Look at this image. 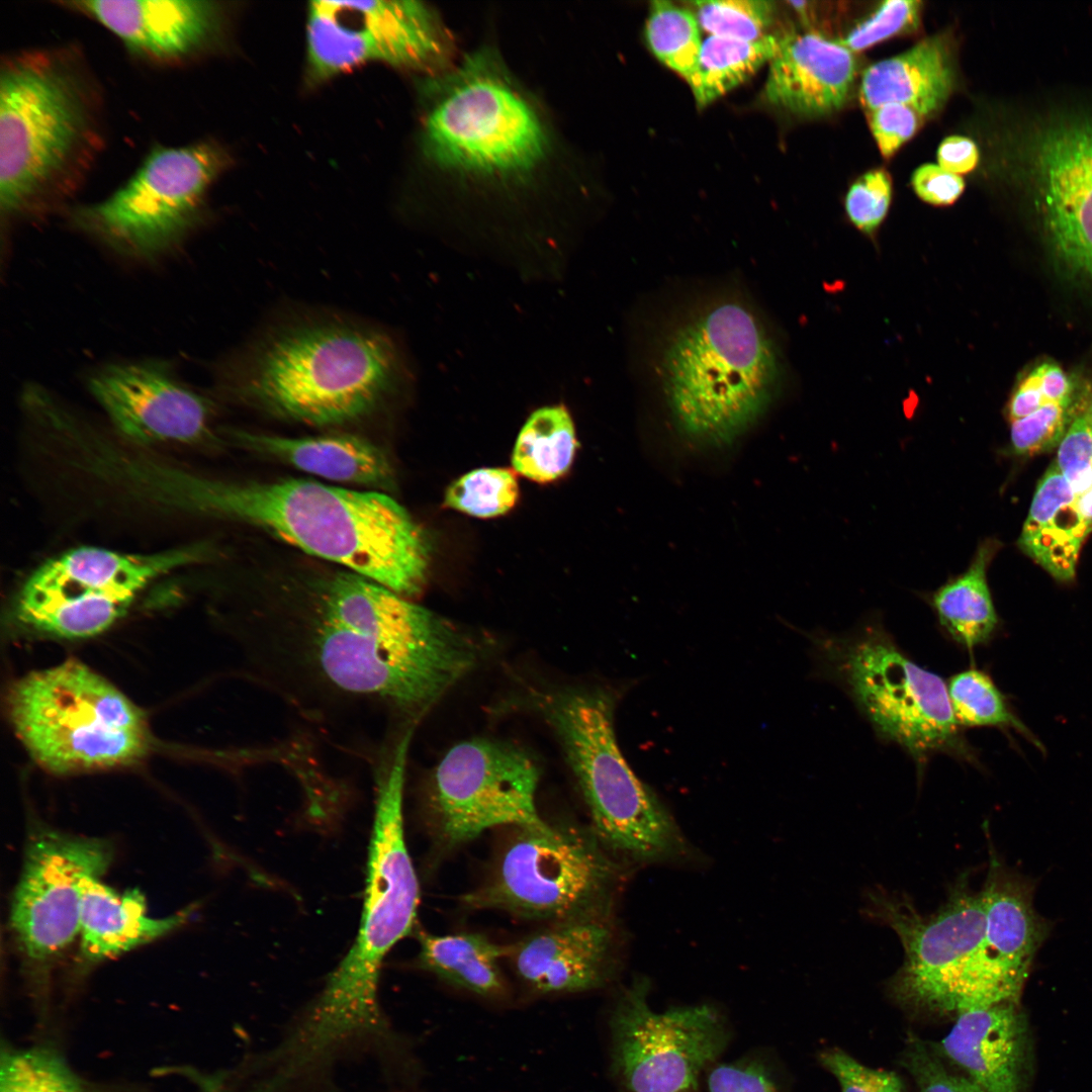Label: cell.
Masks as SVG:
<instances>
[{
	"label": "cell",
	"mask_w": 1092,
	"mask_h": 1092,
	"mask_svg": "<svg viewBox=\"0 0 1092 1092\" xmlns=\"http://www.w3.org/2000/svg\"><path fill=\"white\" fill-rule=\"evenodd\" d=\"M240 642L251 682L304 718L383 716L403 732L485 655L472 634L350 571L252 609Z\"/></svg>",
	"instance_id": "obj_1"
},
{
	"label": "cell",
	"mask_w": 1092,
	"mask_h": 1092,
	"mask_svg": "<svg viewBox=\"0 0 1092 1092\" xmlns=\"http://www.w3.org/2000/svg\"><path fill=\"white\" fill-rule=\"evenodd\" d=\"M191 514L246 525L412 599L427 582L431 546L386 492L288 478L230 480L198 474Z\"/></svg>",
	"instance_id": "obj_2"
},
{
	"label": "cell",
	"mask_w": 1092,
	"mask_h": 1092,
	"mask_svg": "<svg viewBox=\"0 0 1092 1092\" xmlns=\"http://www.w3.org/2000/svg\"><path fill=\"white\" fill-rule=\"evenodd\" d=\"M226 396L271 416L310 426H341L382 408L407 372L394 340L379 328L332 314L273 325L222 363Z\"/></svg>",
	"instance_id": "obj_3"
},
{
	"label": "cell",
	"mask_w": 1092,
	"mask_h": 1092,
	"mask_svg": "<svg viewBox=\"0 0 1092 1092\" xmlns=\"http://www.w3.org/2000/svg\"><path fill=\"white\" fill-rule=\"evenodd\" d=\"M105 145L104 99L73 44L18 50L0 66V207L7 220L63 208Z\"/></svg>",
	"instance_id": "obj_4"
},
{
	"label": "cell",
	"mask_w": 1092,
	"mask_h": 1092,
	"mask_svg": "<svg viewBox=\"0 0 1092 1092\" xmlns=\"http://www.w3.org/2000/svg\"><path fill=\"white\" fill-rule=\"evenodd\" d=\"M405 770L376 779L364 904L357 936L302 1020L289 1035L294 1054L318 1066L352 1040L385 1030L380 970L389 950L415 925L420 888L403 830Z\"/></svg>",
	"instance_id": "obj_5"
},
{
	"label": "cell",
	"mask_w": 1092,
	"mask_h": 1092,
	"mask_svg": "<svg viewBox=\"0 0 1092 1092\" xmlns=\"http://www.w3.org/2000/svg\"><path fill=\"white\" fill-rule=\"evenodd\" d=\"M660 367L673 425L695 448L733 443L767 410L780 379L765 327L735 299L712 302L676 327Z\"/></svg>",
	"instance_id": "obj_6"
},
{
	"label": "cell",
	"mask_w": 1092,
	"mask_h": 1092,
	"mask_svg": "<svg viewBox=\"0 0 1092 1092\" xmlns=\"http://www.w3.org/2000/svg\"><path fill=\"white\" fill-rule=\"evenodd\" d=\"M528 705L552 729L590 816V829L624 863L672 864L696 857L673 816L623 756L615 694L602 688L533 691Z\"/></svg>",
	"instance_id": "obj_7"
},
{
	"label": "cell",
	"mask_w": 1092,
	"mask_h": 1092,
	"mask_svg": "<svg viewBox=\"0 0 1092 1092\" xmlns=\"http://www.w3.org/2000/svg\"><path fill=\"white\" fill-rule=\"evenodd\" d=\"M811 639L822 671L843 689L877 735L901 746L918 769L937 753L978 764L954 718L946 682L904 653L881 623Z\"/></svg>",
	"instance_id": "obj_8"
},
{
	"label": "cell",
	"mask_w": 1092,
	"mask_h": 1092,
	"mask_svg": "<svg viewBox=\"0 0 1092 1092\" xmlns=\"http://www.w3.org/2000/svg\"><path fill=\"white\" fill-rule=\"evenodd\" d=\"M8 709L25 748L54 772L128 764L149 748L143 712L75 659L19 679L10 690Z\"/></svg>",
	"instance_id": "obj_9"
},
{
	"label": "cell",
	"mask_w": 1092,
	"mask_h": 1092,
	"mask_svg": "<svg viewBox=\"0 0 1092 1092\" xmlns=\"http://www.w3.org/2000/svg\"><path fill=\"white\" fill-rule=\"evenodd\" d=\"M515 829L485 882L463 896L467 908L551 923L610 919L624 862L590 828L546 822Z\"/></svg>",
	"instance_id": "obj_10"
},
{
	"label": "cell",
	"mask_w": 1092,
	"mask_h": 1092,
	"mask_svg": "<svg viewBox=\"0 0 1092 1092\" xmlns=\"http://www.w3.org/2000/svg\"><path fill=\"white\" fill-rule=\"evenodd\" d=\"M228 162L226 153L210 142L156 146L109 196L72 208L71 224L120 256L154 261L178 248L198 224Z\"/></svg>",
	"instance_id": "obj_11"
},
{
	"label": "cell",
	"mask_w": 1092,
	"mask_h": 1092,
	"mask_svg": "<svg viewBox=\"0 0 1092 1092\" xmlns=\"http://www.w3.org/2000/svg\"><path fill=\"white\" fill-rule=\"evenodd\" d=\"M424 145L444 167L511 173L542 158L546 135L498 58L482 50L440 80L425 119Z\"/></svg>",
	"instance_id": "obj_12"
},
{
	"label": "cell",
	"mask_w": 1092,
	"mask_h": 1092,
	"mask_svg": "<svg viewBox=\"0 0 1092 1092\" xmlns=\"http://www.w3.org/2000/svg\"><path fill=\"white\" fill-rule=\"evenodd\" d=\"M208 552L202 544L149 554L89 546L70 550L27 578L16 600V617L59 637L99 634L125 614L150 582L203 561Z\"/></svg>",
	"instance_id": "obj_13"
},
{
	"label": "cell",
	"mask_w": 1092,
	"mask_h": 1092,
	"mask_svg": "<svg viewBox=\"0 0 1092 1092\" xmlns=\"http://www.w3.org/2000/svg\"><path fill=\"white\" fill-rule=\"evenodd\" d=\"M647 979H634L611 1008L610 1068L624 1092H698L699 1079L725 1051L730 1032L710 1004L654 1011Z\"/></svg>",
	"instance_id": "obj_14"
},
{
	"label": "cell",
	"mask_w": 1092,
	"mask_h": 1092,
	"mask_svg": "<svg viewBox=\"0 0 1092 1092\" xmlns=\"http://www.w3.org/2000/svg\"><path fill=\"white\" fill-rule=\"evenodd\" d=\"M1017 172L1055 257L1092 283V113L1059 112L1018 136Z\"/></svg>",
	"instance_id": "obj_15"
},
{
	"label": "cell",
	"mask_w": 1092,
	"mask_h": 1092,
	"mask_svg": "<svg viewBox=\"0 0 1092 1092\" xmlns=\"http://www.w3.org/2000/svg\"><path fill=\"white\" fill-rule=\"evenodd\" d=\"M870 914L899 936L905 960L891 981L902 1003L937 1013H958L962 989L984 942L987 915L982 892L964 878L934 914L921 916L906 897L877 891Z\"/></svg>",
	"instance_id": "obj_16"
},
{
	"label": "cell",
	"mask_w": 1092,
	"mask_h": 1092,
	"mask_svg": "<svg viewBox=\"0 0 1092 1092\" xmlns=\"http://www.w3.org/2000/svg\"><path fill=\"white\" fill-rule=\"evenodd\" d=\"M309 76L327 80L368 62L433 70L452 43L434 10L419 1H312L306 22Z\"/></svg>",
	"instance_id": "obj_17"
},
{
	"label": "cell",
	"mask_w": 1092,
	"mask_h": 1092,
	"mask_svg": "<svg viewBox=\"0 0 1092 1092\" xmlns=\"http://www.w3.org/2000/svg\"><path fill=\"white\" fill-rule=\"evenodd\" d=\"M539 778L536 762L516 745L489 738L454 745L431 780L440 837L456 846L494 827L544 825L536 807Z\"/></svg>",
	"instance_id": "obj_18"
},
{
	"label": "cell",
	"mask_w": 1092,
	"mask_h": 1092,
	"mask_svg": "<svg viewBox=\"0 0 1092 1092\" xmlns=\"http://www.w3.org/2000/svg\"><path fill=\"white\" fill-rule=\"evenodd\" d=\"M112 857L113 847L105 839L50 829L30 836L10 921L31 965H48L79 935L85 883L100 878Z\"/></svg>",
	"instance_id": "obj_19"
},
{
	"label": "cell",
	"mask_w": 1092,
	"mask_h": 1092,
	"mask_svg": "<svg viewBox=\"0 0 1092 1092\" xmlns=\"http://www.w3.org/2000/svg\"><path fill=\"white\" fill-rule=\"evenodd\" d=\"M88 388L118 437L134 445L195 444L211 436L213 405L158 361L105 365Z\"/></svg>",
	"instance_id": "obj_20"
},
{
	"label": "cell",
	"mask_w": 1092,
	"mask_h": 1092,
	"mask_svg": "<svg viewBox=\"0 0 1092 1092\" xmlns=\"http://www.w3.org/2000/svg\"><path fill=\"white\" fill-rule=\"evenodd\" d=\"M62 6L95 20L145 60L181 65L201 53L220 26L218 3L204 0H71Z\"/></svg>",
	"instance_id": "obj_21"
},
{
	"label": "cell",
	"mask_w": 1092,
	"mask_h": 1092,
	"mask_svg": "<svg viewBox=\"0 0 1092 1092\" xmlns=\"http://www.w3.org/2000/svg\"><path fill=\"white\" fill-rule=\"evenodd\" d=\"M508 956L533 996L584 993L613 979L617 936L611 919L555 922L508 948Z\"/></svg>",
	"instance_id": "obj_22"
},
{
	"label": "cell",
	"mask_w": 1092,
	"mask_h": 1092,
	"mask_svg": "<svg viewBox=\"0 0 1092 1092\" xmlns=\"http://www.w3.org/2000/svg\"><path fill=\"white\" fill-rule=\"evenodd\" d=\"M1034 886L991 856L982 889L987 927L980 950L985 978L1009 1001L1018 1002L1034 956L1051 923L1033 908Z\"/></svg>",
	"instance_id": "obj_23"
},
{
	"label": "cell",
	"mask_w": 1092,
	"mask_h": 1092,
	"mask_svg": "<svg viewBox=\"0 0 1092 1092\" xmlns=\"http://www.w3.org/2000/svg\"><path fill=\"white\" fill-rule=\"evenodd\" d=\"M763 95L771 105L805 117L839 110L852 90L856 62L839 41L817 32L779 36Z\"/></svg>",
	"instance_id": "obj_24"
},
{
	"label": "cell",
	"mask_w": 1092,
	"mask_h": 1092,
	"mask_svg": "<svg viewBox=\"0 0 1092 1092\" xmlns=\"http://www.w3.org/2000/svg\"><path fill=\"white\" fill-rule=\"evenodd\" d=\"M941 1049L984 1092H1024L1030 1042L1018 1002L959 1013Z\"/></svg>",
	"instance_id": "obj_25"
},
{
	"label": "cell",
	"mask_w": 1092,
	"mask_h": 1092,
	"mask_svg": "<svg viewBox=\"0 0 1092 1092\" xmlns=\"http://www.w3.org/2000/svg\"><path fill=\"white\" fill-rule=\"evenodd\" d=\"M229 436L248 452L334 482L383 492L394 486V471L386 453L372 441L354 434L288 438L231 431Z\"/></svg>",
	"instance_id": "obj_26"
},
{
	"label": "cell",
	"mask_w": 1092,
	"mask_h": 1092,
	"mask_svg": "<svg viewBox=\"0 0 1092 1092\" xmlns=\"http://www.w3.org/2000/svg\"><path fill=\"white\" fill-rule=\"evenodd\" d=\"M954 78L949 40L944 34H936L868 67L860 79L859 100L867 111L900 103L927 118L945 104Z\"/></svg>",
	"instance_id": "obj_27"
},
{
	"label": "cell",
	"mask_w": 1092,
	"mask_h": 1092,
	"mask_svg": "<svg viewBox=\"0 0 1092 1092\" xmlns=\"http://www.w3.org/2000/svg\"><path fill=\"white\" fill-rule=\"evenodd\" d=\"M190 913L184 909L163 918L150 917L139 890L120 894L100 878H90L81 907V957L86 964H97L120 956L177 929Z\"/></svg>",
	"instance_id": "obj_28"
},
{
	"label": "cell",
	"mask_w": 1092,
	"mask_h": 1092,
	"mask_svg": "<svg viewBox=\"0 0 1092 1092\" xmlns=\"http://www.w3.org/2000/svg\"><path fill=\"white\" fill-rule=\"evenodd\" d=\"M1077 496L1054 462L1037 485L1018 541L1020 548L1056 579L1071 580L1090 525Z\"/></svg>",
	"instance_id": "obj_29"
},
{
	"label": "cell",
	"mask_w": 1092,
	"mask_h": 1092,
	"mask_svg": "<svg viewBox=\"0 0 1092 1092\" xmlns=\"http://www.w3.org/2000/svg\"><path fill=\"white\" fill-rule=\"evenodd\" d=\"M419 966L443 982L485 1000L508 996L500 961L508 947L481 933L435 935L419 932Z\"/></svg>",
	"instance_id": "obj_30"
},
{
	"label": "cell",
	"mask_w": 1092,
	"mask_h": 1092,
	"mask_svg": "<svg viewBox=\"0 0 1092 1092\" xmlns=\"http://www.w3.org/2000/svg\"><path fill=\"white\" fill-rule=\"evenodd\" d=\"M998 545L990 539L981 542L968 568L925 598L941 629L969 650L987 644L998 628L999 619L987 580V569Z\"/></svg>",
	"instance_id": "obj_31"
},
{
	"label": "cell",
	"mask_w": 1092,
	"mask_h": 1092,
	"mask_svg": "<svg viewBox=\"0 0 1092 1092\" xmlns=\"http://www.w3.org/2000/svg\"><path fill=\"white\" fill-rule=\"evenodd\" d=\"M577 440L571 416L564 405L533 412L516 440L512 464L517 472L549 482L566 473L572 464Z\"/></svg>",
	"instance_id": "obj_32"
},
{
	"label": "cell",
	"mask_w": 1092,
	"mask_h": 1092,
	"mask_svg": "<svg viewBox=\"0 0 1092 1092\" xmlns=\"http://www.w3.org/2000/svg\"><path fill=\"white\" fill-rule=\"evenodd\" d=\"M779 36L756 40L710 35L703 40L699 62L688 84L699 106H706L769 63Z\"/></svg>",
	"instance_id": "obj_33"
},
{
	"label": "cell",
	"mask_w": 1092,
	"mask_h": 1092,
	"mask_svg": "<svg viewBox=\"0 0 1092 1092\" xmlns=\"http://www.w3.org/2000/svg\"><path fill=\"white\" fill-rule=\"evenodd\" d=\"M948 699L959 726L1013 729L1040 748L1028 727L1012 712L1005 696L988 673L969 668L946 682Z\"/></svg>",
	"instance_id": "obj_34"
},
{
	"label": "cell",
	"mask_w": 1092,
	"mask_h": 1092,
	"mask_svg": "<svg viewBox=\"0 0 1092 1092\" xmlns=\"http://www.w3.org/2000/svg\"><path fill=\"white\" fill-rule=\"evenodd\" d=\"M645 34L653 55L688 82L697 68L703 43L696 14L669 1H653Z\"/></svg>",
	"instance_id": "obj_35"
},
{
	"label": "cell",
	"mask_w": 1092,
	"mask_h": 1092,
	"mask_svg": "<svg viewBox=\"0 0 1092 1092\" xmlns=\"http://www.w3.org/2000/svg\"><path fill=\"white\" fill-rule=\"evenodd\" d=\"M0 1092H87L81 1079L53 1049H3Z\"/></svg>",
	"instance_id": "obj_36"
},
{
	"label": "cell",
	"mask_w": 1092,
	"mask_h": 1092,
	"mask_svg": "<svg viewBox=\"0 0 1092 1092\" xmlns=\"http://www.w3.org/2000/svg\"><path fill=\"white\" fill-rule=\"evenodd\" d=\"M519 485L505 468H478L454 480L446 489L445 506L477 518H493L516 504Z\"/></svg>",
	"instance_id": "obj_37"
},
{
	"label": "cell",
	"mask_w": 1092,
	"mask_h": 1092,
	"mask_svg": "<svg viewBox=\"0 0 1092 1092\" xmlns=\"http://www.w3.org/2000/svg\"><path fill=\"white\" fill-rule=\"evenodd\" d=\"M701 28L711 35L756 40L767 35L775 3L765 0L694 1Z\"/></svg>",
	"instance_id": "obj_38"
},
{
	"label": "cell",
	"mask_w": 1092,
	"mask_h": 1092,
	"mask_svg": "<svg viewBox=\"0 0 1092 1092\" xmlns=\"http://www.w3.org/2000/svg\"><path fill=\"white\" fill-rule=\"evenodd\" d=\"M922 3L917 0H888L857 23L840 40L849 51L858 52L914 30L920 21Z\"/></svg>",
	"instance_id": "obj_39"
},
{
	"label": "cell",
	"mask_w": 1092,
	"mask_h": 1092,
	"mask_svg": "<svg viewBox=\"0 0 1092 1092\" xmlns=\"http://www.w3.org/2000/svg\"><path fill=\"white\" fill-rule=\"evenodd\" d=\"M1072 390V382L1060 366L1042 363L1013 392L1008 405L1010 421L1022 419L1048 403L1071 402Z\"/></svg>",
	"instance_id": "obj_40"
},
{
	"label": "cell",
	"mask_w": 1092,
	"mask_h": 1092,
	"mask_svg": "<svg viewBox=\"0 0 1092 1092\" xmlns=\"http://www.w3.org/2000/svg\"><path fill=\"white\" fill-rule=\"evenodd\" d=\"M1055 463L1076 496L1092 487V417L1087 411L1070 423Z\"/></svg>",
	"instance_id": "obj_41"
},
{
	"label": "cell",
	"mask_w": 1092,
	"mask_h": 1092,
	"mask_svg": "<svg viewBox=\"0 0 1092 1092\" xmlns=\"http://www.w3.org/2000/svg\"><path fill=\"white\" fill-rule=\"evenodd\" d=\"M892 196L889 174L871 170L860 176L845 196V211L851 223L860 232L872 235L885 219Z\"/></svg>",
	"instance_id": "obj_42"
},
{
	"label": "cell",
	"mask_w": 1092,
	"mask_h": 1092,
	"mask_svg": "<svg viewBox=\"0 0 1092 1092\" xmlns=\"http://www.w3.org/2000/svg\"><path fill=\"white\" fill-rule=\"evenodd\" d=\"M818 1059L837 1080L841 1092H904L897 1074L868 1067L841 1049H826Z\"/></svg>",
	"instance_id": "obj_43"
},
{
	"label": "cell",
	"mask_w": 1092,
	"mask_h": 1092,
	"mask_svg": "<svg viewBox=\"0 0 1092 1092\" xmlns=\"http://www.w3.org/2000/svg\"><path fill=\"white\" fill-rule=\"evenodd\" d=\"M1070 402L1048 403L1036 412L1011 422V447L1016 454L1049 450L1062 440Z\"/></svg>",
	"instance_id": "obj_44"
},
{
	"label": "cell",
	"mask_w": 1092,
	"mask_h": 1092,
	"mask_svg": "<svg viewBox=\"0 0 1092 1092\" xmlns=\"http://www.w3.org/2000/svg\"><path fill=\"white\" fill-rule=\"evenodd\" d=\"M902 1064L912 1076L918 1092H984L968 1077L948 1071L936 1055L914 1036L907 1041Z\"/></svg>",
	"instance_id": "obj_45"
},
{
	"label": "cell",
	"mask_w": 1092,
	"mask_h": 1092,
	"mask_svg": "<svg viewBox=\"0 0 1092 1092\" xmlns=\"http://www.w3.org/2000/svg\"><path fill=\"white\" fill-rule=\"evenodd\" d=\"M868 118L876 144L885 158L892 157L910 140L924 119L916 110L900 103H887L868 110Z\"/></svg>",
	"instance_id": "obj_46"
},
{
	"label": "cell",
	"mask_w": 1092,
	"mask_h": 1092,
	"mask_svg": "<svg viewBox=\"0 0 1092 1092\" xmlns=\"http://www.w3.org/2000/svg\"><path fill=\"white\" fill-rule=\"evenodd\" d=\"M707 1086L708 1092H780L765 1063L752 1058L717 1065Z\"/></svg>",
	"instance_id": "obj_47"
},
{
	"label": "cell",
	"mask_w": 1092,
	"mask_h": 1092,
	"mask_svg": "<svg viewBox=\"0 0 1092 1092\" xmlns=\"http://www.w3.org/2000/svg\"><path fill=\"white\" fill-rule=\"evenodd\" d=\"M911 183L921 200L939 206L956 202L965 189V182L960 175L934 164L918 167L913 172Z\"/></svg>",
	"instance_id": "obj_48"
},
{
	"label": "cell",
	"mask_w": 1092,
	"mask_h": 1092,
	"mask_svg": "<svg viewBox=\"0 0 1092 1092\" xmlns=\"http://www.w3.org/2000/svg\"><path fill=\"white\" fill-rule=\"evenodd\" d=\"M938 166L960 175L974 170L979 162L977 145L969 138L951 135L945 138L937 150Z\"/></svg>",
	"instance_id": "obj_49"
},
{
	"label": "cell",
	"mask_w": 1092,
	"mask_h": 1092,
	"mask_svg": "<svg viewBox=\"0 0 1092 1092\" xmlns=\"http://www.w3.org/2000/svg\"><path fill=\"white\" fill-rule=\"evenodd\" d=\"M1077 508L1082 517L1092 525V487L1080 496H1077Z\"/></svg>",
	"instance_id": "obj_50"
},
{
	"label": "cell",
	"mask_w": 1092,
	"mask_h": 1092,
	"mask_svg": "<svg viewBox=\"0 0 1092 1092\" xmlns=\"http://www.w3.org/2000/svg\"><path fill=\"white\" fill-rule=\"evenodd\" d=\"M1086 411H1087V412H1088V413L1090 414V416L1092 417V396H1091V399H1090V403H1089L1088 407L1086 408Z\"/></svg>",
	"instance_id": "obj_51"
}]
</instances>
